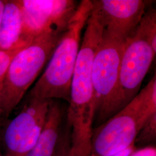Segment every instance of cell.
I'll return each mask as SVG.
<instances>
[{"label":"cell","instance_id":"obj_2","mask_svg":"<svg viewBox=\"0 0 156 156\" xmlns=\"http://www.w3.org/2000/svg\"><path fill=\"white\" fill-rule=\"evenodd\" d=\"M92 9V1L82 0L79 2L45 71L28 92L27 100H63L69 104L71 80L81 45L82 34Z\"/></svg>","mask_w":156,"mask_h":156},{"label":"cell","instance_id":"obj_18","mask_svg":"<svg viewBox=\"0 0 156 156\" xmlns=\"http://www.w3.org/2000/svg\"><path fill=\"white\" fill-rule=\"evenodd\" d=\"M5 0H0V24H1V17H2V12H3L4 8L5 5Z\"/></svg>","mask_w":156,"mask_h":156},{"label":"cell","instance_id":"obj_12","mask_svg":"<svg viewBox=\"0 0 156 156\" xmlns=\"http://www.w3.org/2000/svg\"><path fill=\"white\" fill-rule=\"evenodd\" d=\"M135 31L151 45L156 53V12L151 8L145 12Z\"/></svg>","mask_w":156,"mask_h":156},{"label":"cell","instance_id":"obj_11","mask_svg":"<svg viewBox=\"0 0 156 156\" xmlns=\"http://www.w3.org/2000/svg\"><path fill=\"white\" fill-rule=\"evenodd\" d=\"M22 33L20 0H5L0 24V50H11L18 46H27L22 41Z\"/></svg>","mask_w":156,"mask_h":156},{"label":"cell","instance_id":"obj_3","mask_svg":"<svg viewBox=\"0 0 156 156\" xmlns=\"http://www.w3.org/2000/svg\"><path fill=\"white\" fill-rule=\"evenodd\" d=\"M156 113L154 75L127 105L93 129L89 156H112L135 145L140 129Z\"/></svg>","mask_w":156,"mask_h":156},{"label":"cell","instance_id":"obj_9","mask_svg":"<svg viewBox=\"0 0 156 156\" xmlns=\"http://www.w3.org/2000/svg\"><path fill=\"white\" fill-rule=\"evenodd\" d=\"M143 0H94L93 9L106 33L126 41L133 35L149 4Z\"/></svg>","mask_w":156,"mask_h":156},{"label":"cell","instance_id":"obj_14","mask_svg":"<svg viewBox=\"0 0 156 156\" xmlns=\"http://www.w3.org/2000/svg\"><path fill=\"white\" fill-rule=\"evenodd\" d=\"M26 46H20L11 50H0V105L2 84L7 69L13 57L15 56L17 52Z\"/></svg>","mask_w":156,"mask_h":156},{"label":"cell","instance_id":"obj_6","mask_svg":"<svg viewBox=\"0 0 156 156\" xmlns=\"http://www.w3.org/2000/svg\"><path fill=\"white\" fill-rule=\"evenodd\" d=\"M22 41L30 44L42 34L64 33L79 2L73 0H20Z\"/></svg>","mask_w":156,"mask_h":156},{"label":"cell","instance_id":"obj_16","mask_svg":"<svg viewBox=\"0 0 156 156\" xmlns=\"http://www.w3.org/2000/svg\"><path fill=\"white\" fill-rule=\"evenodd\" d=\"M129 156H156L155 146H147L136 149Z\"/></svg>","mask_w":156,"mask_h":156},{"label":"cell","instance_id":"obj_7","mask_svg":"<svg viewBox=\"0 0 156 156\" xmlns=\"http://www.w3.org/2000/svg\"><path fill=\"white\" fill-rule=\"evenodd\" d=\"M51 100L28 99L19 113L8 121L1 136L4 156L28 155L44 127Z\"/></svg>","mask_w":156,"mask_h":156},{"label":"cell","instance_id":"obj_13","mask_svg":"<svg viewBox=\"0 0 156 156\" xmlns=\"http://www.w3.org/2000/svg\"><path fill=\"white\" fill-rule=\"evenodd\" d=\"M156 140V113L151 115L140 129L135 141L136 144L145 146H151Z\"/></svg>","mask_w":156,"mask_h":156},{"label":"cell","instance_id":"obj_19","mask_svg":"<svg viewBox=\"0 0 156 156\" xmlns=\"http://www.w3.org/2000/svg\"><path fill=\"white\" fill-rule=\"evenodd\" d=\"M4 121V119L2 118L1 113H0V140H1V136H2V123Z\"/></svg>","mask_w":156,"mask_h":156},{"label":"cell","instance_id":"obj_15","mask_svg":"<svg viewBox=\"0 0 156 156\" xmlns=\"http://www.w3.org/2000/svg\"><path fill=\"white\" fill-rule=\"evenodd\" d=\"M70 129L67 127L62 142L53 156H70Z\"/></svg>","mask_w":156,"mask_h":156},{"label":"cell","instance_id":"obj_5","mask_svg":"<svg viewBox=\"0 0 156 156\" xmlns=\"http://www.w3.org/2000/svg\"><path fill=\"white\" fill-rule=\"evenodd\" d=\"M125 41L104 33L92 66L95 116L98 126L124 108L119 85L121 58Z\"/></svg>","mask_w":156,"mask_h":156},{"label":"cell","instance_id":"obj_20","mask_svg":"<svg viewBox=\"0 0 156 156\" xmlns=\"http://www.w3.org/2000/svg\"><path fill=\"white\" fill-rule=\"evenodd\" d=\"M0 156H2V155H1V153H0Z\"/></svg>","mask_w":156,"mask_h":156},{"label":"cell","instance_id":"obj_17","mask_svg":"<svg viewBox=\"0 0 156 156\" xmlns=\"http://www.w3.org/2000/svg\"><path fill=\"white\" fill-rule=\"evenodd\" d=\"M136 149V147L135 145H132L128 148H127L126 149L120 152H119L112 156H129L132 153V152L135 151Z\"/></svg>","mask_w":156,"mask_h":156},{"label":"cell","instance_id":"obj_10","mask_svg":"<svg viewBox=\"0 0 156 156\" xmlns=\"http://www.w3.org/2000/svg\"><path fill=\"white\" fill-rule=\"evenodd\" d=\"M66 129V120L62 105L58 101L51 100L38 139L27 156H54L62 142Z\"/></svg>","mask_w":156,"mask_h":156},{"label":"cell","instance_id":"obj_4","mask_svg":"<svg viewBox=\"0 0 156 156\" xmlns=\"http://www.w3.org/2000/svg\"><path fill=\"white\" fill-rule=\"evenodd\" d=\"M64 33L42 34L13 57L7 69L1 91L0 113L4 120L22 100L48 64Z\"/></svg>","mask_w":156,"mask_h":156},{"label":"cell","instance_id":"obj_8","mask_svg":"<svg viewBox=\"0 0 156 156\" xmlns=\"http://www.w3.org/2000/svg\"><path fill=\"white\" fill-rule=\"evenodd\" d=\"M156 53L136 31L127 39L121 58L119 85L124 107L140 92Z\"/></svg>","mask_w":156,"mask_h":156},{"label":"cell","instance_id":"obj_1","mask_svg":"<svg viewBox=\"0 0 156 156\" xmlns=\"http://www.w3.org/2000/svg\"><path fill=\"white\" fill-rule=\"evenodd\" d=\"M104 27L94 12L86 25L71 84L66 124L70 129V156H89L94 121L92 66Z\"/></svg>","mask_w":156,"mask_h":156}]
</instances>
